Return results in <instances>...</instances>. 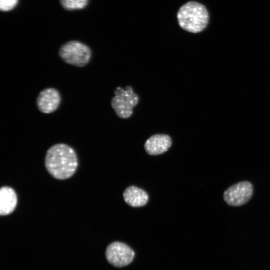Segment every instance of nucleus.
Here are the masks:
<instances>
[{
    "label": "nucleus",
    "mask_w": 270,
    "mask_h": 270,
    "mask_svg": "<svg viewBox=\"0 0 270 270\" xmlns=\"http://www.w3.org/2000/svg\"><path fill=\"white\" fill-rule=\"evenodd\" d=\"M134 253L126 244L115 242L110 244L106 251L108 261L116 267H122L130 264L133 260Z\"/></svg>",
    "instance_id": "6"
},
{
    "label": "nucleus",
    "mask_w": 270,
    "mask_h": 270,
    "mask_svg": "<svg viewBox=\"0 0 270 270\" xmlns=\"http://www.w3.org/2000/svg\"><path fill=\"white\" fill-rule=\"evenodd\" d=\"M177 18L182 28L190 32L198 33L202 31L208 26L209 14L204 5L190 1L180 8Z\"/></svg>",
    "instance_id": "2"
},
{
    "label": "nucleus",
    "mask_w": 270,
    "mask_h": 270,
    "mask_svg": "<svg viewBox=\"0 0 270 270\" xmlns=\"http://www.w3.org/2000/svg\"><path fill=\"white\" fill-rule=\"evenodd\" d=\"M172 140L166 134H156L150 136L144 143V148L150 155H158L166 152L170 147Z\"/></svg>",
    "instance_id": "8"
},
{
    "label": "nucleus",
    "mask_w": 270,
    "mask_h": 270,
    "mask_svg": "<svg viewBox=\"0 0 270 270\" xmlns=\"http://www.w3.org/2000/svg\"><path fill=\"white\" fill-rule=\"evenodd\" d=\"M88 0H60L62 7L67 10H76L84 8Z\"/></svg>",
    "instance_id": "11"
},
{
    "label": "nucleus",
    "mask_w": 270,
    "mask_h": 270,
    "mask_svg": "<svg viewBox=\"0 0 270 270\" xmlns=\"http://www.w3.org/2000/svg\"><path fill=\"white\" fill-rule=\"evenodd\" d=\"M61 96L58 90L54 88H47L40 92L36 98L38 110L44 114L54 112L58 108Z\"/></svg>",
    "instance_id": "7"
},
{
    "label": "nucleus",
    "mask_w": 270,
    "mask_h": 270,
    "mask_svg": "<svg viewBox=\"0 0 270 270\" xmlns=\"http://www.w3.org/2000/svg\"><path fill=\"white\" fill-rule=\"evenodd\" d=\"M78 165L75 150L66 144H55L47 150L45 166L48 172L56 179L70 178L74 174Z\"/></svg>",
    "instance_id": "1"
},
{
    "label": "nucleus",
    "mask_w": 270,
    "mask_h": 270,
    "mask_svg": "<svg viewBox=\"0 0 270 270\" xmlns=\"http://www.w3.org/2000/svg\"><path fill=\"white\" fill-rule=\"evenodd\" d=\"M58 54L66 63L78 67L86 66L90 62L92 52L85 44L77 40H71L63 44Z\"/></svg>",
    "instance_id": "4"
},
{
    "label": "nucleus",
    "mask_w": 270,
    "mask_h": 270,
    "mask_svg": "<svg viewBox=\"0 0 270 270\" xmlns=\"http://www.w3.org/2000/svg\"><path fill=\"white\" fill-rule=\"evenodd\" d=\"M17 204V196L14 190L3 186L0 190V214L6 216L11 214Z\"/></svg>",
    "instance_id": "9"
},
{
    "label": "nucleus",
    "mask_w": 270,
    "mask_h": 270,
    "mask_svg": "<svg viewBox=\"0 0 270 270\" xmlns=\"http://www.w3.org/2000/svg\"><path fill=\"white\" fill-rule=\"evenodd\" d=\"M124 201L132 207L144 206L148 201L147 193L143 190L134 186H130L126 189L123 194Z\"/></svg>",
    "instance_id": "10"
},
{
    "label": "nucleus",
    "mask_w": 270,
    "mask_h": 270,
    "mask_svg": "<svg viewBox=\"0 0 270 270\" xmlns=\"http://www.w3.org/2000/svg\"><path fill=\"white\" fill-rule=\"evenodd\" d=\"M18 0H0V9L2 11H8L14 8Z\"/></svg>",
    "instance_id": "12"
},
{
    "label": "nucleus",
    "mask_w": 270,
    "mask_h": 270,
    "mask_svg": "<svg viewBox=\"0 0 270 270\" xmlns=\"http://www.w3.org/2000/svg\"><path fill=\"white\" fill-rule=\"evenodd\" d=\"M254 194V186L248 180L236 183L229 186L223 194L226 204L231 206H240L248 203Z\"/></svg>",
    "instance_id": "5"
},
{
    "label": "nucleus",
    "mask_w": 270,
    "mask_h": 270,
    "mask_svg": "<svg viewBox=\"0 0 270 270\" xmlns=\"http://www.w3.org/2000/svg\"><path fill=\"white\" fill-rule=\"evenodd\" d=\"M114 94L111 106L116 114L121 118H129L139 102L138 96L130 86H126L124 89L118 86L114 90Z\"/></svg>",
    "instance_id": "3"
}]
</instances>
